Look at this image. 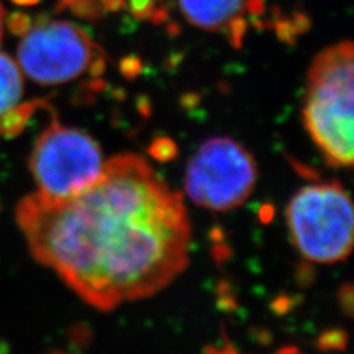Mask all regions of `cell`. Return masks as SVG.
I'll use <instances>...</instances> for the list:
<instances>
[{
    "label": "cell",
    "mask_w": 354,
    "mask_h": 354,
    "mask_svg": "<svg viewBox=\"0 0 354 354\" xmlns=\"http://www.w3.org/2000/svg\"><path fill=\"white\" fill-rule=\"evenodd\" d=\"M152 157H155L160 161H169L171 158H174V155L177 152V148L174 143L170 139H165V138H160L155 140L151 148H149Z\"/></svg>",
    "instance_id": "cell-10"
},
{
    "label": "cell",
    "mask_w": 354,
    "mask_h": 354,
    "mask_svg": "<svg viewBox=\"0 0 354 354\" xmlns=\"http://www.w3.org/2000/svg\"><path fill=\"white\" fill-rule=\"evenodd\" d=\"M257 174L256 161L241 143L213 138L199 147L187 164L185 189L196 205L229 212L247 201Z\"/></svg>",
    "instance_id": "cell-5"
},
{
    "label": "cell",
    "mask_w": 354,
    "mask_h": 354,
    "mask_svg": "<svg viewBox=\"0 0 354 354\" xmlns=\"http://www.w3.org/2000/svg\"><path fill=\"white\" fill-rule=\"evenodd\" d=\"M17 221L36 260L104 312L157 294L189 261L182 195L135 153L106 161L97 182L65 201L26 196Z\"/></svg>",
    "instance_id": "cell-1"
},
{
    "label": "cell",
    "mask_w": 354,
    "mask_h": 354,
    "mask_svg": "<svg viewBox=\"0 0 354 354\" xmlns=\"http://www.w3.org/2000/svg\"><path fill=\"white\" fill-rule=\"evenodd\" d=\"M3 21H5V9L0 3V40H2V35H3Z\"/></svg>",
    "instance_id": "cell-12"
},
{
    "label": "cell",
    "mask_w": 354,
    "mask_h": 354,
    "mask_svg": "<svg viewBox=\"0 0 354 354\" xmlns=\"http://www.w3.org/2000/svg\"><path fill=\"white\" fill-rule=\"evenodd\" d=\"M37 108V102H30L10 108L5 114L0 115V136L12 138L24 129L27 121Z\"/></svg>",
    "instance_id": "cell-9"
},
{
    "label": "cell",
    "mask_w": 354,
    "mask_h": 354,
    "mask_svg": "<svg viewBox=\"0 0 354 354\" xmlns=\"http://www.w3.org/2000/svg\"><path fill=\"white\" fill-rule=\"evenodd\" d=\"M22 83L18 64L0 52V115L17 106L22 95Z\"/></svg>",
    "instance_id": "cell-8"
},
{
    "label": "cell",
    "mask_w": 354,
    "mask_h": 354,
    "mask_svg": "<svg viewBox=\"0 0 354 354\" xmlns=\"http://www.w3.org/2000/svg\"><path fill=\"white\" fill-rule=\"evenodd\" d=\"M19 66L40 84L71 82L104 59L84 30L66 21H44L30 28L18 48Z\"/></svg>",
    "instance_id": "cell-6"
},
{
    "label": "cell",
    "mask_w": 354,
    "mask_h": 354,
    "mask_svg": "<svg viewBox=\"0 0 354 354\" xmlns=\"http://www.w3.org/2000/svg\"><path fill=\"white\" fill-rule=\"evenodd\" d=\"M286 221L297 250L308 261L330 264L347 259L353 248V205L335 182L310 185L288 204Z\"/></svg>",
    "instance_id": "cell-3"
},
{
    "label": "cell",
    "mask_w": 354,
    "mask_h": 354,
    "mask_svg": "<svg viewBox=\"0 0 354 354\" xmlns=\"http://www.w3.org/2000/svg\"><path fill=\"white\" fill-rule=\"evenodd\" d=\"M276 354H301L300 351H298L297 348H292V347H286V348H283V350H281V351H278Z\"/></svg>",
    "instance_id": "cell-14"
},
{
    "label": "cell",
    "mask_w": 354,
    "mask_h": 354,
    "mask_svg": "<svg viewBox=\"0 0 354 354\" xmlns=\"http://www.w3.org/2000/svg\"><path fill=\"white\" fill-rule=\"evenodd\" d=\"M14 2H15L17 5H21V6H30V5L37 3L39 0H14Z\"/></svg>",
    "instance_id": "cell-13"
},
{
    "label": "cell",
    "mask_w": 354,
    "mask_h": 354,
    "mask_svg": "<svg viewBox=\"0 0 354 354\" xmlns=\"http://www.w3.org/2000/svg\"><path fill=\"white\" fill-rule=\"evenodd\" d=\"M354 57L351 41L320 52L307 75L304 124L330 165H353Z\"/></svg>",
    "instance_id": "cell-2"
},
{
    "label": "cell",
    "mask_w": 354,
    "mask_h": 354,
    "mask_svg": "<svg viewBox=\"0 0 354 354\" xmlns=\"http://www.w3.org/2000/svg\"><path fill=\"white\" fill-rule=\"evenodd\" d=\"M213 354H236V353L232 350H221V351H214Z\"/></svg>",
    "instance_id": "cell-15"
},
{
    "label": "cell",
    "mask_w": 354,
    "mask_h": 354,
    "mask_svg": "<svg viewBox=\"0 0 354 354\" xmlns=\"http://www.w3.org/2000/svg\"><path fill=\"white\" fill-rule=\"evenodd\" d=\"M30 169L39 194L65 201L99 180L105 169L97 142L79 129L53 123L37 139Z\"/></svg>",
    "instance_id": "cell-4"
},
{
    "label": "cell",
    "mask_w": 354,
    "mask_h": 354,
    "mask_svg": "<svg viewBox=\"0 0 354 354\" xmlns=\"http://www.w3.org/2000/svg\"><path fill=\"white\" fill-rule=\"evenodd\" d=\"M179 5L191 24L207 31H229L235 46H239L248 0H179Z\"/></svg>",
    "instance_id": "cell-7"
},
{
    "label": "cell",
    "mask_w": 354,
    "mask_h": 354,
    "mask_svg": "<svg viewBox=\"0 0 354 354\" xmlns=\"http://www.w3.org/2000/svg\"><path fill=\"white\" fill-rule=\"evenodd\" d=\"M30 24H31L30 18L21 12H17L9 18V28L18 36H24L26 32L31 28Z\"/></svg>",
    "instance_id": "cell-11"
}]
</instances>
